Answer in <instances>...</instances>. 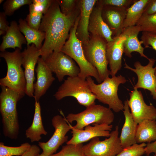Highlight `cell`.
Returning a JSON list of instances; mask_svg holds the SVG:
<instances>
[{
  "label": "cell",
  "instance_id": "60d3db41",
  "mask_svg": "<svg viewBox=\"0 0 156 156\" xmlns=\"http://www.w3.org/2000/svg\"><path fill=\"white\" fill-rule=\"evenodd\" d=\"M145 154L147 156L152 153L156 155V140L153 142L147 143L145 147Z\"/></svg>",
  "mask_w": 156,
  "mask_h": 156
},
{
  "label": "cell",
  "instance_id": "74e56055",
  "mask_svg": "<svg viewBox=\"0 0 156 156\" xmlns=\"http://www.w3.org/2000/svg\"><path fill=\"white\" fill-rule=\"evenodd\" d=\"M6 15L4 12L0 13V35H5L9 26L6 20Z\"/></svg>",
  "mask_w": 156,
  "mask_h": 156
},
{
  "label": "cell",
  "instance_id": "52a82bcc",
  "mask_svg": "<svg viewBox=\"0 0 156 156\" xmlns=\"http://www.w3.org/2000/svg\"><path fill=\"white\" fill-rule=\"evenodd\" d=\"M114 115L112 110L95 103L86 107L84 111L77 114L70 113L66 118L68 122L75 121L73 127L82 130L91 124L111 125L114 120Z\"/></svg>",
  "mask_w": 156,
  "mask_h": 156
},
{
  "label": "cell",
  "instance_id": "ab89813d",
  "mask_svg": "<svg viewBox=\"0 0 156 156\" xmlns=\"http://www.w3.org/2000/svg\"><path fill=\"white\" fill-rule=\"evenodd\" d=\"M40 152L39 146L36 144H33L24 154L21 156H37L40 154Z\"/></svg>",
  "mask_w": 156,
  "mask_h": 156
},
{
  "label": "cell",
  "instance_id": "ac0fdd59",
  "mask_svg": "<svg viewBox=\"0 0 156 156\" xmlns=\"http://www.w3.org/2000/svg\"><path fill=\"white\" fill-rule=\"evenodd\" d=\"M94 6L90 15L88 26V31L92 36H99L104 39L108 42L113 40L112 31L104 21L102 16L103 5L101 1Z\"/></svg>",
  "mask_w": 156,
  "mask_h": 156
},
{
  "label": "cell",
  "instance_id": "b9f144b4",
  "mask_svg": "<svg viewBox=\"0 0 156 156\" xmlns=\"http://www.w3.org/2000/svg\"><path fill=\"white\" fill-rule=\"evenodd\" d=\"M37 156H46L44 153L42 152L40 154H39Z\"/></svg>",
  "mask_w": 156,
  "mask_h": 156
},
{
  "label": "cell",
  "instance_id": "e575fe53",
  "mask_svg": "<svg viewBox=\"0 0 156 156\" xmlns=\"http://www.w3.org/2000/svg\"><path fill=\"white\" fill-rule=\"evenodd\" d=\"M103 5H109L127 9L136 0H100Z\"/></svg>",
  "mask_w": 156,
  "mask_h": 156
},
{
  "label": "cell",
  "instance_id": "ee69618b",
  "mask_svg": "<svg viewBox=\"0 0 156 156\" xmlns=\"http://www.w3.org/2000/svg\"><path fill=\"white\" fill-rule=\"evenodd\" d=\"M155 75L156 76V69L155 70Z\"/></svg>",
  "mask_w": 156,
  "mask_h": 156
},
{
  "label": "cell",
  "instance_id": "83f0119b",
  "mask_svg": "<svg viewBox=\"0 0 156 156\" xmlns=\"http://www.w3.org/2000/svg\"><path fill=\"white\" fill-rule=\"evenodd\" d=\"M31 145L25 142L17 147L5 145L3 142H0V156H21L31 147Z\"/></svg>",
  "mask_w": 156,
  "mask_h": 156
},
{
  "label": "cell",
  "instance_id": "8992f818",
  "mask_svg": "<svg viewBox=\"0 0 156 156\" xmlns=\"http://www.w3.org/2000/svg\"><path fill=\"white\" fill-rule=\"evenodd\" d=\"M57 100L68 96L75 98L80 105L86 107L95 103V95L91 90L86 79L78 76L68 77L54 94Z\"/></svg>",
  "mask_w": 156,
  "mask_h": 156
},
{
  "label": "cell",
  "instance_id": "7a4b0ae2",
  "mask_svg": "<svg viewBox=\"0 0 156 156\" xmlns=\"http://www.w3.org/2000/svg\"><path fill=\"white\" fill-rule=\"evenodd\" d=\"M1 88L0 112L3 134L10 139H16L18 138L20 129L17 104L24 96L8 87Z\"/></svg>",
  "mask_w": 156,
  "mask_h": 156
},
{
  "label": "cell",
  "instance_id": "d4e9b609",
  "mask_svg": "<svg viewBox=\"0 0 156 156\" xmlns=\"http://www.w3.org/2000/svg\"><path fill=\"white\" fill-rule=\"evenodd\" d=\"M156 140L155 120H145L138 124L135 135L137 143H149Z\"/></svg>",
  "mask_w": 156,
  "mask_h": 156
},
{
  "label": "cell",
  "instance_id": "d6a6232c",
  "mask_svg": "<svg viewBox=\"0 0 156 156\" xmlns=\"http://www.w3.org/2000/svg\"><path fill=\"white\" fill-rule=\"evenodd\" d=\"M145 143L135 144L123 148L122 150L116 156H142L145 154Z\"/></svg>",
  "mask_w": 156,
  "mask_h": 156
},
{
  "label": "cell",
  "instance_id": "ba28073f",
  "mask_svg": "<svg viewBox=\"0 0 156 156\" xmlns=\"http://www.w3.org/2000/svg\"><path fill=\"white\" fill-rule=\"evenodd\" d=\"M107 42L104 38L92 36L86 44L82 45L88 61L97 70L102 82L109 77L108 62L106 55Z\"/></svg>",
  "mask_w": 156,
  "mask_h": 156
},
{
  "label": "cell",
  "instance_id": "4fadbf2b",
  "mask_svg": "<svg viewBox=\"0 0 156 156\" xmlns=\"http://www.w3.org/2000/svg\"><path fill=\"white\" fill-rule=\"evenodd\" d=\"M134 89L129 93V99L126 100L135 123L138 125L145 120H155L156 108L146 103L140 91Z\"/></svg>",
  "mask_w": 156,
  "mask_h": 156
},
{
  "label": "cell",
  "instance_id": "f546056e",
  "mask_svg": "<svg viewBox=\"0 0 156 156\" xmlns=\"http://www.w3.org/2000/svg\"><path fill=\"white\" fill-rule=\"evenodd\" d=\"M82 144H66L58 153L50 156H85Z\"/></svg>",
  "mask_w": 156,
  "mask_h": 156
},
{
  "label": "cell",
  "instance_id": "30bf717a",
  "mask_svg": "<svg viewBox=\"0 0 156 156\" xmlns=\"http://www.w3.org/2000/svg\"><path fill=\"white\" fill-rule=\"evenodd\" d=\"M55 131L52 137L46 142H39L38 146L46 156H50L55 153L59 147L68 141L67 133L71 129V125L60 115L54 116L51 120Z\"/></svg>",
  "mask_w": 156,
  "mask_h": 156
},
{
  "label": "cell",
  "instance_id": "7bdbcfd3",
  "mask_svg": "<svg viewBox=\"0 0 156 156\" xmlns=\"http://www.w3.org/2000/svg\"><path fill=\"white\" fill-rule=\"evenodd\" d=\"M4 1L3 0H0V4H1Z\"/></svg>",
  "mask_w": 156,
  "mask_h": 156
},
{
  "label": "cell",
  "instance_id": "7402d4cb",
  "mask_svg": "<svg viewBox=\"0 0 156 156\" xmlns=\"http://www.w3.org/2000/svg\"><path fill=\"white\" fill-rule=\"evenodd\" d=\"M27 44L26 38L21 34L18 25L16 21H12L5 34L2 37L0 51L3 52L9 48L15 50L18 48L21 50L23 44Z\"/></svg>",
  "mask_w": 156,
  "mask_h": 156
},
{
  "label": "cell",
  "instance_id": "cb8c5ba5",
  "mask_svg": "<svg viewBox=\"0 0 156 156\" xmlns=\"http://www.w3.org/2000/svg\"><path fill=\"white\" fill-rule=\"evenodd\" d=\"M140 32L139 28L137 25L130 27L129 32L124 43V53L126 56L131 58L132 57L131 53L136 52L141 57L148 60L149 58L144 53L145 48L142 46V42L138 38Z\"/></svg>",
  "mask_w": 156,
  "mask_h": 156
},
{
  "label": "cell",
  "instance_id": "9c48e42d",
  "mask_svg": "<svg viewBox=\"0 0 156 156\" xmlns=\"http://www.w3.org/2000/svg\"><path fill=\"white\" fill-rule=\"evenodd\" d=\"M119 127L116 126L110 133V136L102 141L98 137L90 140L83 145L85 156H116L123 149L119 138Z\"/></svg>",
  "mask_w": 156,
  "mask_h": 156
},
{
  "label": "cell",
  "instance_id": "4dcf8cb0",
  "mask_svg": "<svg viewBox=\"0 0 156 156\" xmlns=\"http://www.w3.org/2000/svg\"><path fill=\"white\" fill-rule=\"evenodd\" d=\"M29 12L25 19L28 24L31 28L39 30L44 15L32 3L29 5Z\"/></svg>",
  "mask_w": 156,
  "mask_h": 156
},
{
  "label": "cell",
  "instance_id": "484cf974",
  "mask_svg": "<svg viewBox=\"0 0 156 156\" xmlns=\"http://www.w3.org/2000/svg\"><path fill=\"white\" fill-rule=\"evenodd\" d=\"M150 0H136L127 10L123 29L136 25L142 17L144 9Z\"/></svg>",
  "mask_w": 156,
  "mask_h": 156
},
{
  "label": "cell",
  "instance_id": "f1b7e54d",
  "mask_svg": "<svg viewBox=\"0 0 156 156\" xmlns=\"http://www.w3.org/2000/svg\"><path fill=\"white\" fill-rule=\"evenodd\" d=\"M136 25L140 31L156 33V13L150 15H142Z\"/></svg>",
  "mask_w": 156,
  "mask_h": 156
},
{
  "label": "cell",
  "instance_id": "5b68a950",
  "mask_svg": "<svg viewBox=\"0 0 156 156\" xmlns=\"http://www.w3.org/2000/svg\"><path fill=\"white\" fill-rule=\"evenodd\" d=\"M79 17L76 18L74 26L71 29L68 38L62 47L61 51L68 55L77 64L80 69L78 76L84 79L88 77L95 78L101 83V80L96 69L87 60L85 56L82 44L76 34Z\"/></svg>",
  "mask_w": 156,
  "mask_h": 156
},
{
  "label": "cell",
  "instance_id": "8fae6325",
  "mask_svg": "<svg viewBox=\"0 0 156 156\" xmlns=\"http://www.w3.org/2000/svg\"><path fill=\"white\" fill-rule=\"evenodd\" d=\"M44 60L60 82L66 76H77L79 73V68L74 60L61 51L53 52Z\"/></svg>",
  "mask_w": 156,
  "mask_h": 156
},
{
  "label": "cell",
  "instance_id": "2e32d148",
  "mask_svg": "<svg viewBox=\"0 0 156 156\" xmlns=\"http://www.w3.org/2000/svg\"><path fill=\"white\" fill-rule=\"evenodd\" d=\"M93 125V126L88 125L82 130L76 129L71 125L72 137L66 144H82L96 137H109L113 127L112 125Z\"/></svg>",
  "mask_w": 156,
  "mask_h": 156
},
{
  "label": "cell",
  "instance_id": "d6986e66",
  "mask_svg": "<svg viewBox=\"0 0 156 156\" xmlns=\"http://www.w3.org/2000/svg\"><path fill=\"white\" fill-rule=\"evenodd\" d=\"M97 1L96 0H82L80 1V14L76 34L82 45L86 44L89 40L88 29L90 17Z\"/></svg>",
  "mask_w": 156,
  "mask_h": 156
},
{
  "label": "cell",
  "instance_id": "6da1fadb",
  "mask_svg": "<svg viewBox=\"0 0 156 156\" xmlns=\"http://www.w3.org/2000/svg\"><path fill=\"white\" fill-rule=\"evenodd\" d=\"M77 17L75 12L68 15L62 13L58 1H53L43 15L39 29L45 34L40 49L44 60L53 52L61 51Z\"/></svg>",
  "mask_w": 156,
  "mask_h": 156
},
{
  "label": "cell",
  "instance_id": "5bb4252c",
  "mask_svg": "<svg viewBox=\"0 0 156 156\" xmlns=\"http://www.w3.org/2000/svg\"><path fill=\"white\" fill-rule=\"evenodd\" d=\"M41 55L40 49L36 48L33 44L27 45L21 52L22 65L26 81L25 94L30 97H34L35 66Z\"/></svg>",
  "mask_w": 156,
  "mask_h": 156
},
{
  "label": "cell",
  "instance_id": "f35d334b",
  "mask_svg": "<svg viewBox=\"0 0 156 156\" xmlns=\"http://www.w3.org/2000/svg\"><path fill=\"white\" fill-rule=\"evenodd\" d=\"M156 13V0H150L146 6L143 15H150Z\"/></svg>",
  "mask_w": 156,
  "mask_h": 156
},
{
  "label": "cell",
  "instance_id": "44dd1931",
  "mask_svg": "<svg viewBox=\"0 0 156 156\" xmlns=\"http://www.w3.org/2000/svg\"><path fill=\"white\" fill-rule=\"evenodd\" d=\"M124 105L123 113L125 121L119 137L123 148L137 143L135 135L138 125L135 122L130 112L127 100L124 101Z\"/></svg>",
  "mask_w": 156,
  "mask_h": 156
},
{
  "label": "cell",
  "instance_id": "3957f363",
  "mask_svg": "<svg viewBox=\"0 0 156 156\" xmlns=\"http://www.w3.org/2000/svg\"><path fill=\"white\" fill-rule=\"evenodd\" d=\"M89 86L99 102L107 105L109 108L117 113L123 110L124 105L118 97L119 86L127 81L125 77L120 75L109 77L101 83L96 84L91 77L86 78Z\"/></svg>",
  "mask_w": 156,
  "mask_h": 156
},
{
  "label": "cell",
  "instance_id": "e0dca14e",
  "mask_svg": "<svg viewBox=\"0 0 156 156\" xmlns=\"http://www.w3.org/2000/svg\"><path fill=\"white\" fill-rule=\"evenodd\" d=\"M35 69L37 80L34 85L33 97L35 101H39L50 87L55 79L52 72L44 60L41 57L38 60Z\"/></svg>",
  "mask_w": 156,
  "mask_h": 156
},
{
  "label": "cell",
  "instance_id": "8d00e7d4",
  "mask_svg": "<svg viewBox=\"0 0 156 156\" xmlns=\"http://www.w3.org/2000/svg\"><path fill=\"white\" fill-rule=\"evenodd\" d=\"M54 0H32V3L35 8L43 15L47 12Z\"/></svg>",
  "mask_w": 156,
  "mask_h": 156
},
{
  "label": "cell",
  "instance_id": "f6af8a7d",
  "mask_svg": "<svg viewBox=\"0 0 156 156\" xmlns=\"http://www.w3.org/2000/svg\"><path fill=\"white\" fill-rule=\"evenodd\" d=\"M154 156H156V155H155Z\"/></svg>",
  "mask_w": 156,
  "mask_h": 156
},
{
  "label": "cell",
  "instance_id": "277c9868",
  "mask_svg": "<svg viewBox=\"0 0 156 156\" xmlns=\"http://www.w3.org/2000/svg\"><path fill=\"white\" fill-rule=\"evenodd\" d=\"M0 56L5 60L7 65L6 76L0 79L1 86L8 87L24 96L26 81L24 71L22 67L21 50L16 48L12 52H1Z\"/></svg>",
  "mask_w": 156,
  "mask_h": 156
},
{
  "label": "cell",
  "instance_id": "1f68e13d",
  "mask_svg": "<svg viewBox=\"0 0 156 156\" xmlns=\"http://www.w3.org/2000/svg\"><path fill=\"white\" fill-rule=\"evenodd\" d=\"M32 3V0H7L3 5L4 12L6 16H11L22 6Z\"/></svg>",
  "mask_w": 156,
  "mask_h": 156
},
{
  "label": "cell",
  "instance_id": "4316f807",
  "mask_svg": "<svg viewBox=\"0 0 156 156\" xmlns=\"http://www.w3.org/2000/svg\"><path fill=\"white\" fill-rule=\"evenodd\" d=\"M18 23L20 30L24 35L26 38L27 45L33 44L36 48L41 49L42 45V41L45 39L44 33L31 27L25 19L20 18Z\"/></svg>",
  "mask_w": 156,
  "mask_h": 156
},
{
  "label": "cell",
  "instance_id": "603a6c76",
  "mask_svg": "<svg viewBox=\"0 0 156 156\" xmlns=\"http://www.w3.org/2000/svg\"><path fill=\"white\" fill-rule=\"evenodd\" d=\"M47 133L42 123L40 102L35 101L33 121L31 125L25 131L26 137L31 142H38L42 138V135H46Z\"/></svg>",
  "mask_w": 156,
  "mask_h": 156
},
{
  "label": "cell",
  "instance_id": "ffe728a7",
  "mask_svg": "<svg viewBox=\"0 0 156 156\" xmlns=\"http://www.w3.org/2000/svg\"><path fill=\"white\" fill-rule=\"evenodd\" d=\"M127 9L109 5H103L102 17L112 31L114 37L119 35L123 31V24Z\"/></svg>",
  "mask_w": 156,
  "mask_h": 156
},
{
  "label": "cell",
  "instance_id": "d590c367",
  "mask_svg": "<svg viewBox=\"0 0 156 156\" xmlns=\"http://www.w3.org/2000/svg\"><path fill=\"white\" fill-rule=\"evenodd\" d=\"M61 12L65 15L69 14L73 12L76 1L74 0H57Z\"/></svg>",
  "mask_w": 156,
  "mask_h": 156
},
{
  "label": "cell",
  "instance_id": "9a60e30c",
  "mask_svg": "<svg viewBox=\"0 0 156 156\" xmlns=\"http://www.w3.org/2000/svg\"><path fill=\"white\" fill-rule=\"evenodd\" d=\"M130 27L124 29L119 35L113 38L107 42L106 55L110 69V75L116 76L122 67V57L124 53V43L129 31Z\"/></svg>",
  "mask_w": 156,
  "mask_h": 156
},
{
  "label": "cell",
  "instance_id": "836d02e7",
  "mask_svg": "<svg viewBox=\"0 0 156 156\" xmlns=\"http://www.w3.org/2000/svg\"><path fill=\"white\" fill-rule=\"evenodd\" d=\"M140 40L145 48H150L156 51V33L142 31Z\"/></svg>",
  "mask_w": 156,
  "mask_h": 156
},
{
  "label": "cell",
  "instance_id": "7c38bea8",
  "mask_svg": "<svg viewBox=\"0 0 156 156\" xmlns=\"http://www.w3.org/2000/svg\"><path fill=\"white\" fill-rule=\"evenodd\" d=\"M124 60L125 62L124 68L133 71L137 76L138 81L134 88H142L149 90L153 99L156 100V66L153 67L155 62V60L149 58L148 63L145 66L142 65L139 61H136L134 64L135 68L128 65L125 60Z\"/></svg>",
  "mask_w": 156,
  "mask_h": 156
}]
</instances>
